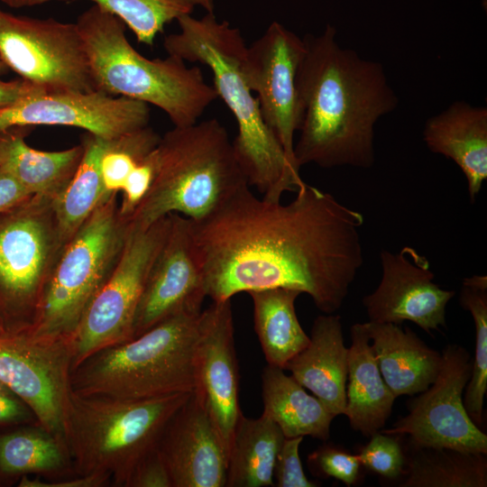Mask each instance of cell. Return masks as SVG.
<instances>
[{
    "label": "cell",
    "mask_w": 487,
    "mask_h": 487,
    "mask_svg": "<svg viewBox=\"0 0 487 487\" xmlns=\"http://www.w3.org/2000/svg\"><path fill=\"white\" fill-rule=\"evenodd\" d=\"M287 204L246 186L191 231L207 297L285 288L308 294L325 314L338 310L363 266V215L304 184Z\"/></svg>",
    "instance_id": "obj_1"
},
{
    "label": "cell",
    "mask_w": 487,
    "mask_h": 487,
    "mask_svg": "<svg viewBox=\"0 0 487 487\" xmlns=\"http://www.w3.org/2000/svg\"><path fill=\"white\" fill-rule=\"evenodd\" d=\"M327 25L303 38L297 74L301 121L294 144L299 168H370L375 161L374 127L396 109L399 99L383 66L342 48Z\"/></svg>",
    "instance_id": "obj_2"
},
{
    "label": "cell",
    "mask_w": 487,
    "mask_h": 487,
    "mask_svg": "<svg viewBox=\"0 0 487 487\" xmlns=\"http://www.w3.org/2000/svg\"><path fill=\"white\" fill-rule=\"evenodd\" d=\"M177 23L179 32L166 36L163 48L168 55L211 70L213 87L236 121L233 146L249 186L273 201L280 200L285 191H297L305 184L299 168L264 122L244 78L242 60L247 46L240 31L213 13L199 19L186 14Z\"/></svg>",
    "instance_id": "obj_3"
},
{
    "label": "cell",
    "mask_w": 487,
    "mask_h": 487,
    "mask_svg": "<svg viewBox=\"0 0 487 487\" xmlns=\"http://www.w3.org/2000/svg\"><path fill=\"white\" fill-rule=\"evenodd\" d=\"M249 186L228 133L216 118L168 131L156 147L152 186L127 220L145 230L170 214L199 221Z\"/></svg>",
    "instance_id": "obj_4"
},
{
    "label": "cell",
    "mask_w": 487,
    "mask_h": 487,
    "mask_svg": "<svg viewBox=\"0 0 487 487\" xmlns=\"http://www.w3.org/2000/svg\"><path fill=\"white\" fill-rule=\"evenodd\" d=\"M96 90L162 110L174 126L193 124L218 97L201 69L175 56L147 59L125 35V24L92 5L76 23Z\"/></svg>",
    "instance_id": "obj_5"
},
{
    "label": "cell",
    "mask_w": 487,
    "mask_h": 487,
    "mask_svg": "<svg viewBox=\"0 0 487 487\" xmlns=\"http://www.w3.org/2000/svg\"><path fill=\"white\" fill-rule=\"evenodd\" d=\"M201 312L178 313L134 338L92 354L71 372L72 390L119 400L194 391Z\"/></svg>",
    "instance_id": "obj_6"
},
{
    "label": "cell",
    "mask_w": 487,
    "mask_h": 487,
    "mask_svg": "<svg viewBox=\"0 0 487 487\" xmlns=\"http://www.w3.org/2000/svg\"><path fill=\"white\" fill-rule=\"evenodd\" d=\"M192 392L119 400L71 390L65 441L75 473H107L115 486L125 487L136 464L156 447L164 427Z\"/></svg>",
    "instance_id": "obj_7"
},
{
    "label": "cell",
    "mask_w": 487,
    "mask_h": 487,
    "mask_svg": "<svg viewBox=\"0 0 487 487\" xmlns=\"http://www.w3.org/2000/svg\"><path fill=\"white\" fill-rule=\"evenodd\" d=\"M112 193L63 247L45 286L34 318L33 336L72 340L91 301L113 271L124 247L128 223Z\"/></svg>",
    "instance_id": "obj_8"
},
{
    "label": "cell",
    "mask_w": 487,
    "mask_h": 487,
    "mask_svg": "<svg viewBox=\"0 0 487 487\" xmlns=\"http://www.w3.org/2000/svg\"><path fill=\"white\" fill-rule=\"evenodd\" d=\"M63 247L53 198L32 195L0 214V318L7 332L32 324Z\"/></svg>",
    "instance_id": "obj_9"
},
{
    "label": "cell",
    "mask_w": 487,
    "mask_h": 487,
    "mask_svg": "<svg viewBox=\"0 0 487 487\" xmlns=\"http://www.w3.org/2000/svg\"><path fill=\"white\" fill-rule=\"evenodd\" d=\"M170 216L145 230H130L109 277L84 314L73 337L71 372L92 354L132 339L137 306L167 236Z\"/></svg>",
    "instance_id": "obj_10"
},
{
    "label": "cell",
    "mask_w": 487,
    "mask_h": 487,
    "mask_svg": "<svg viewBox=\"0 0 487 487\" xmlns=\"http://www.w3.org/2000/svg\"><path fill=\"white\" fill-rule=\"evenodd\" d=\"M0 57L20 78L47 92L96 90L75 23L0 10Z\"/></svg>",
    "instance_id": "obj_11"
},
{
    "label": "cell",
    "mask_w": 487,
    "mask_h": 487,
    "mask_svg": "<svg viewBox=\"0 0 487 487\" xmlns=\"http://www.w3.org/2000/svg\"><path fill=\"white\" fill-rule=\"evenodd\" d=\"M441 356L433 383L407 401L406 416L380 431L401 436L415 446L487 455V435L471 419L464 405L463 392L471 376L473 358L458 345H447Z\"/></svg>",
    "instance_id": "obj_12"
},
{
    "label": "cell",
    "mask_w": 487,
    "mask_h": 487,
    "mask_svg": "<svg viewBox=\"0 0 487 487\" xmlns=\"http://www.w3.org/2000/svg\"><path fill=\"white\" fill-rule=\"evenodd\" d=\"M71 365L70 340L35 337L25 328L0 336V382L28 406L37 426L64 441Z\"/></svg>",
    "instance_id": "obj_13"
},
{
    "label": "cell",
    "mask_w": 487,
    "mask_h": 487,
    "mask_svg": "<svg viewBox=\"0 0 487 487\" xmlns=\"http://www.w3.org/2000/svg\"><path fill=\"white\" fill-rule=\"evenodd\" d=\"M304 52V40L273 22L246 47L242 60L244 78L264 122L296 165L294 136L301 121L297 74Z\"/></svg>",
    "instance_id": "obj_14"
},
{
    "label": "cell",
    "mask_w": 487,
    "mask_h": 487,
    "mask_svg": "<svg viewBox=\"0 0 487 487\" xmlns=\"http://www.w3.org/2000/svg\"><path fill=\"white\" fill-rule=\"evenodd\" d=\"M149 105L99 90L42 92L0 109V130L70 126L113 140L149 125Z\"/></svg>",
    "instance_id": "obj_15"
},
{
    "label": "cell",
    "mask_w": 487,
    "mask_h": 487,
    "mask_svg": "<svg viewBox=\"0 0 487 487\" xmlns=\"http://www.w3.org/2000/svg\"><path fill=\"white\" fill-rule=\"evenodd\" d=\"M165 241L146 279L133 325L134 338L184 311L201 312L205 280L190 219L173 213Z\"/></svg>",
    "instance_id": "obj_16"
},
{
    "label": "cell",
    "mask_w": 487,
    "mask_h": 487,
    "mask_svg": "<svg viewBox=\"0 0 487 487\" xmlns=\"http://www.w3.org/2000/svg\"><path fill=\"white\" fill-rule=\"evenodd\" d=\"M380 261V283L363 299L369 321H410L427 333L446 327V308L455 293L435 283L427 259L404 246L398 253L381 250Z\"/></svg>",
    "instance_id": "obj_17"
},
{
    "label": "cell",
    "mask_w": 487,
    "mask_h": 487,
    "mask_svg": "<svg viewBox=\"0 0 487 487\" xmlns=\"http://www.w3.org/2000/svg\"><path fill=\"white\" fill-rule=\"evenodd\" d=\"M195 391L220 437L228 457L239 405V367L234 338L231 300L202 310L196 352Z\"/></svg>",
    "instance_id": "obj_18"
},
{
    "label": "cell",
    "mask_w": 487,
    "mask_h": 487,
    "mask_svg": "<svg viewBox=\"0 0 487 487\" xmlns=\"http://www.w3.org/2000/svg\"><path fill=\"white\" fill-rule=\"evenodd\" d=\"M156 448L173 487H225L227 456L195 391L170 419Z\"/></svg>",
    "instance_id": "obj_19"
},
{
    "label": "cell",
    "mask_w": 487,
    "mask_h": 487,
    "mask_svg": "<svg viewBox=\"0 0 487 487\" xmlns=\"http://www.w3.org/2000/svg\"><path fill=\"white\" fill-rule=\"evenodd\" d=\"M284 370L320 400L335 416L345 413L348 348L344 344L341 317L320 315L314 320L309 343Z\"/></svg>",
    "instance_id": "obj_20"
},
{
    "label": "cell",
    "mask_w": 487,
    "mask_h": 487,
    "mask_svg": "<svg viewBox=\"0 0 487 487\" xmlns=\"http://www.w3.org/2000/svg\"><path fill=\"white\" fill-rule=\"evenodd\" d=\"M423 139L434 153L451 159L463 171L470 201L487 179V109L456 101L425 124Z\"/></svg>",
    "instance_id": "obj_21"
},
{
    "label": "cell",
    "mask_w": 487,
    "mask_h": 487,
    "mask_svg": "<svg viewBox=\"0 0 487 487\" xmlns=\"http://www.w3.org/2000/svg\"><path fill=\"white\" fill-rule=\"evenodd\" d=\"M381 376L396 398L427 390L440 369L441 354L427 346L409 327L365 322Z\"/></svg>",
    "instance_id": "obj_22"
},
{
    "label": "cell",
    "mask_w": 487,
    "mask_h": 487,
    "mask_svg": "<svg viewBox=\"0 0 487 487\" xmlns=\"http://www.w3.org/2000/svg\"><path fill=\"white\" fill-rule=\"evenodd\" d=\"M345 413L350 426L363 436L380 431L397 399L384 381L364 323L351 326Z\"/></svg>",
    "instance_id": "obj_23"
},
{
    "label": "cell",
    "mask_w": 487,
    "mask_h": 487,
    "mask_svg": "<svg viewBox=\"0 0 487 487\" xmlns=\"http://www.w3.org/2000/svg\"><path fill=\"white\" fill-rule=\"evenodd\" d=\"M262 414L278 425L285 437L329 439L335 417L283 369L267 364L262 373Z\"/></svg>",
    "instance_id": "obj_24"
},
{
    "label": "cell",
    "mask_w": 487,
    "mask_h": 487,
    "mask_svg": "<svg viewBox=\"0 0 487 487\" xmlns=\"http://www.w3.org/2000/svg\"><path fill=\"white\" fill-rule=\"evenodd\" d=\"M285 436L263 414L257 418L243 413L234 430L227 457L225 487L274 486V466Z\"/></svg>",
    "instance_id": "obj_25"
},
{
    "label": "cell",
    "mask_w": 487,
    "mask_h": 487,
    "mask_svg": "<svg viewBox=\"0 0 487 487\" xmlns=\"http://www.w3.org/2000/svg\"><path fill=\"white\" fill-rule=\"evenodd\" d=\"M404 440L405 444L401 439L406 458L405 468L397 486H487L486 454L446 447L419 446Z\"/></svg>",
    "instance_id": "obj_26"
},
{
    "label": "cell",
    "mask_w": 487,
    "mask_h": 487,
    "mask_svg": "<svg viewBox=\"0 0 487 487\" xmlns=\"http://www.w3.org/2000/svg\"><path fill=\"white\" fill-rule=\"evenodd\" d=\"M253 302L254 329L267 364L284 370L309 343L296 313L298 290L274 288L248 292Z\"/></svg>",
    "instance_id": "obj_27"
},
{
    "label": "cell",
    "mask_w": 487,
    "mask_h": 487,
    "mask_svg": "<svg viewBox=\"0 0 487 487\" xmlns=\"http://www.w3.org/2000/svg\"><path fill=\"white\" fill-rule=\"evenodd\" d=\"M111 141L89 133L83 135L81 144L84 152L80 164L68 186L53 199L59 236L63 246L91 213L112 194L106 189L100 171L101 158Z\"/></svg>",
    "instance_id": "obj_28"
},
{
    "label": "cell",
    "mask_w": 487,
    "mask_h": 487,
    "mask_svg": "<svg viewBox=\"0 0 487 487\" xmlns=\"http://www.w3.org/2000/svg\"><path fill=\"white\" fill-rule=\"evenodd\" d=\"M0 473L56 480L76 474L66 442L39 426L0 435Z\"/></svg>",
    "instance_id": "obj_29"
},
{
    "label": "cell",
    "mask_w": 487,
    "mask_h": 487,
    "mask_svg": "<svg viewBox=\"0 0 487 487\" xmlns=\"http://www.w3.org/2000/svg\"><path fill=\"white\" fill-rule=\"evenodd\" d=\"M18 127L4 166L32 195L55 198L68 186L83 157L78 144L59 152H43L30 147L25 129Z\"/></svg>",
    "instance_id": "obj_30"
},
{
    "label": "cell",
    "mask_w": 487,
    "mask_h": 487,
    "mask_svg": "<svg viewBox=\"0 0 487 487\" xmlns=\"http://www.w3.org/2000/svg\"><path fill=\"white\" fill-rule=\"evenodd\" d=\"M459 303L472 315L475 329L474 357L464 405L471 419L482 428L487 391V277L473 275L464 279Z\"/></svg>",
    "instance_id": "obj_31"
},
{
    "label": "cell",
    "mask_w": 487,
    "mask_h": 487,
    "mask_svg": "<svg viewBox=\"0 0 487 487\" xmlns=\"http://www.w3.org/2000/svg\"><path fill=\"white\" fill-rule=\"evenodd\" d=\"M119 18L135 35L138 42L152 46L165 26L183 15L191 14L189 0H87Z\"/></svg>",
    "instance_id": "obj_32"
},
{
    "label": "cell",
    "mask_w": 487,
    "mask_h": 487,
    "mask_svg": "<svg viewBox=\"0 0 487 487\" xmlns=\"http://www.w3.org/2000/svg\"><path fill=\"white\" fill-rule=\"evenodd\" d=\"M370 436V441L356 454L363 468L386 480H400L406 461L400 436L381 431Z\"/></svg>",
    "instance_id": "obj_33"
},
{
    "label": "cell",
    "mask_w": 487,
    "mask_h": 487,
    "mask_svg": "<svg viewBox=\"0 0 487 487\" xmlns=\"http://www.w3.org/2000/svg\"><path fill=\"white\" fill-rule=\"evenodd\" d=\"M309 470L318 478H334L346 486L360 483L363 466L356 454L333 443H324L308 455Z\"/></svg>",
    "instance_id": "obj_34"
},
{
    "label": "cell",
    "mask_w": 487,
    "mask_h": 487,
    "mask_svg": "<svg viewBox=\"0 0 487 487\" xmlns=\"http://www.w3.org/2000/svg\"><path fill=\"white\" fill-rule=\"evenodd\" d=\"M303 436L285 437L277 455L273 479L277 487H317L320 482L306 476L299 449Z\"/></svg>",
    "instance_id": "obj_35"
},
{
    "label": "cell",
    "mask_w": 487,
    "mask_h": 487,
    "mask_svg": "<svg viewBox=\"0 0 487 487\" xmlns=\"http://www.w3.org/2000/svg\"><path fill=\"white\" fill-rule=\"evenodd\" d=\"M155 170L156 148L133 169L121 189L123 196L119 204V213L126 221L147 195Z\"/></svg>",
    "instance_id": "obj_36"
},
{
    "label": "cell",
    "mask_w": 487,
    "mask_h": 487,
    "mask_svg": "<svg viewBox=\"0 0 487 487\" xmlns=\"http://www.w3.org/2000/svg\"><path fill=\"white\" fill-rule=\"evenodd\" d=\"M125 487H173L168 468L156 447L136 464Z\"/></svg>",
    "instance_id": "obj_37"
},
{
    "label": "cell",
    "mask_w": 487,
    "mask_h": 487,
    "mask_svg": "<svg viewBox=\"0 0 487 487\" xmlns=\"http://www.w3.org/2000/svg\"><path fill=\"white\" fill-rule=\"evenodd\" d=\"M36 419L28 406L0 382V427L23 425Z\"/></svg>",
    "instance_id": "obj_38"
},
{
    "label": "cell",
    "mask_w": 487,
    "mask_h": 487,
    "mask_svg": "<svg viewBox=\"0 0 487 487\" xmlns=\"http://www.w3.org/2000/svg\"><path fill=\"white\" fill-rule=\"evenodd\" d=\"M112 483L107 473L75 474L70 477L55 481H42L23 475L19 482L20 487H102Z\"/></svg>",
    "instance_id": "obj_39"
},
{
    "label": "cell",
    "mask_w": 487,
    "mask_h": 487,
    "mask_svg": "<svg viewBox=\"0 0 487 487\" xmlns=\"http://www.w3.org/2000/svg\"><path fill=\"white\" fill-rule=\"evenodd\" d=\"M31 196L3 164L0 167V214L12 209Z\"/></svg>",
    "instance_id": "obj_40"
},
{
    "label": "cell",
    "mask_w": 487,
    "mask_h": 487,
    "mask_svg": "<svg viewBox=\"0 0 487 487\" xmlns=\"http://www.w3.org/2000/svg\"><path fill=\"white\" fill-rule=\"evenodd\" d=\"M42 92L47 91L22 78L9 81L0 78V109L10 106L28 96Z\"/></svg>",
    "instance_id": "obj_41"
},
{
    "label": "cell",
    "mask_w": 487,
    "mask_h": 487,
    "mask_svg": "<svg viewBox=\"0 0 487 487\" xmlns=\"http://www.w3.org/2000/svg\"><path fill=\"white\" fill-rule=\"evenodd\" d=\"M18 127L11 128L9 130H0V167L5 162L14 136Z\"/></svg>",
    "instance_id": "obj_42"
},
{
    "label": "cell",
    "mask_w": 487,
    "mask_h": 487,
    "mask_svg": "<svg viewBox=\"0 0 487 487\" xmlns=\"http://www.w3.org/2000/svg\"><path fill=\"white\" fill-rule=\"evenodd\" d=\"M71 0H0L1 3L11 8L32 7L50 2H69Z\"/></svg>",
    "instance_id": "obj_43"
},
{
    "label": "cell",
    "mask_w": 487,
    "mask_h": 487,
    "mask_svg": "<svg viewBox=\"0 0 487 487\" xmlns=\"http://www.w3.org/2000/svg\"><path fill=\"white\" fill-rule=\"evenodd\" d=\"M190 3L196 6H201L204 8L207 13H213L214 10V0H189Z\"/></svg>",
    "instance_id": "obj_44"
},
{
    "label": "cell",
    "mask_w": 487,
    "mask_h": 487,
    "mask_svg": "<svg viewBox=\"0 0 487 487\" xmlns=\"http://www.w3.org/2000/svg\"><path fill=\"white\" fill-rule=\"evenodd\" d=\"M7 69H8L7 67L5 66V64L4 63V61L2 60L0 57V76L5 73Z\"/></svg>",
    "instance_id": "obj_45"
},
{
    "label": "cell",
    "mask_w": 487,
    "mask_h": 487,
    "mask_svg": "<svg viewBox=\"0 0 487 487\" xmlns=\"http://www.w3.org/2000/svg\"><path fill=\"white\" fill-rule=\"evenodd\" d=\"M7 333V330L5 329L1 318H0V336L4 335Z\"/></svg>",
    "instance_id": "obj_46"
}]
</instances>
